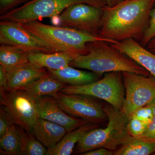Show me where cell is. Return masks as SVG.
Here are the masks:
<instances>
[{
    "instance_id": "obj_2",
    "label": "cell",
    "mask_w": 155,
    "mask_h": 155,
    "mask_svg": "<svg viewBox=\"0 0 155 155\" xmlns=\"http://www.w3.org/2000/svg\"><path fill=\"white\" fill-rule=\"evenodd\" d=\"M108 43L103 41L87 43V54L75 58L69 66L88 70L102 77L104 73L112 72H127L146 76L150 75L143 67Z\"/></svg>"
},
{
    "instance_id": "obj_3",
    "label": "cell",
    "mask_w": 155,
    "mask_h": 155,
    "mask_svg": "<svg viewBox=\"0 0 155 155\" xmlns=\"http://www.w3.org/2000/svg\"><path fill=\"white\" fill-rule=\"evenodd\" d=\"M19 23L56 52L67 53L74 59L87 54L86 45L89 42L103 41L111 44L108 40L70 27L47 25L38 20Z\"/></svg>"
},
{
    "instance_id": "obj_25",
    "label": "cell",
    "mask_w": 155,
    "mask_h": 155,
    "mask_svg": "<svg viewBox=\"0 0 155 155\" xmlns=\"http://www.w3.org/2000/svg\"><path fill=\"white\" fill-rule=\"evenodd\" d=\"M148 124L142 122L135 117H131L128 120L127 128L128 133L131 136H141L146 129Z\"/></svg>"
},
{
    "instance_id": "obj_15",
    "label": "cell",
    "mask_w": 155,
    "mask_h": 155,
    "mask_svg": "<svg viewBox=\"0 0 155 155\" xmlns=\"http://www.w3.org/2000/svg\"><path fill=\"white\" fill-rule=\"evenodd\" d=\"M48 75V72L45 68H37L28 62L8 72L6 90L20 89L35 81Z\"/></svg>"
},
{
    "instance_id": "obj_14",
    "label": "cell",
    "mask_w": 155,
    "mask_h": 155,
    "mask_svg": "<svg viewBox=\"0 0 155 155\" xmlns=\"http://www.w3.org/2000/svg\"><path fill=\"white\" fill-rule=\"evenodd\" d=\"M67 133V130L63 126L39 118L31 130L37 139L48 149L55 146Z\"/></svg>"
},
{
    "instance_id": "obj_31",
    "label": "cell",
    "mask_w": 155,
    "mask_h": 155,
    "mask_svg": "<svg viewBox=\"0 0 155 155\" xmlns=\"http://www.w3.org/2000/svg\"><path fill=\"white\" fill-rule=\"evenodd\" d=\"M8 81V71L0 66V91L5 90Z\"/></svg>"
},
{
    "instance_id": "obj_35",
    "label": "cell",
    "mask_w": 155,
    "mask_h": 155,
    "mask_svg": "<svg viewBox=\"0 0 155 155\" xmlns=\"http://www.w3.org/2000/svg\"><path fill=\"white\" fill-rule=\"evenodd\" d=\"M153 155H155V153H154L153 154Z\"/></svg>"
},
{
    "instance_id": "obj_30",
    "label": "cell",
    "mask_w": 155,
    "mask_h": 155,
    "mask_svg": "<svg viewBox=\"0 0 155 155\" xmlns=\"http://www.w3.org/2000/svg\"><path fill=\"white\" fill-rule=\"evenodd\" d=\"M114 151L105 148H99L88 151L81 154L82 155H114Z\"/></svg>"
},
{
    "instance_id": "obj_19",
    "label": "cell",
    "mask_w": 155,
    "mask_h": 155,
    "mask_svg": "<svg viewBox=\"0 0 155 155\" xmlns=\"http://www.w3.org/2000/svg\"><path fill=\"white\" fill-rule=\"evenodd\" d=\"M67 84L49 75L39 78L20 89L28 92L36 98L44 96L55 97Z\"/></svg>"
},
{
    "instance_id": "obj_6",
    "label": "cell",
    "mask_w": 155,
    "mask_h": 155,
    "mask_svg": "<svg viewBox=\"0 0 155 155\" xmlns=\"http://www.w3.org/2000/svg\"><path fill=\"white\" fill-rule=\"evenodd\" d=\"M68 94H82L104 100L114 107L122 110L125 99V88L122 72L104 74L100 79L79 86L67 85L61 91Z\"/></svg>"
},
{
    "instance_id": "obj_10",
    "label": "cell",
    "mask_w": 155,
    "mask_h": 155,
    "mask_svg": "<svg viewBox=\"0 0 155 155\" xmlns=\"http://www.w3.org/2000/svg\"><path fill=\"white\" fill-rule=\"evenodd\" d=\"M92 97L85 95L65 94L59 91L54 98L61 109L70 116L99 125L107 122V116L102 105Z\"/></svg>"
},
{
    "instance_id": "obj_33",
    "label": "cell",
    "mask_w": 155,
    "mask_h": 155,
    "mask_svg": "<svg viewBox=\"0 0 155 155\" xmlns=\"http://www.w3.org/2000/svg\"><path fill=\"white\" fill-rule=\"evenodd\" d=\"M106 1H107V5L110 7H113L118 5L123 0H106Z\"/></svg>"
},
{
    "instance_id": "obj_5",
    "label": "cell",
    "mask_w": 155,
    "mask_h": 155,
    "mask_svg": "<svg viewBox=\"0 0 155 155\" xmlns=\"http://www.w3.org/2000/svg\"><path fill=\"white\" fill-rule=\"evenodd\" d=\"M85 3L103 8L107 5L106 0H30L19 8L1 15V19L24 23L46 18L58 17L69 6Z\"/></svg>"
},
{
    "instance_id": "obj_8",
    "label": "cell",
    "mask_w": 155,
    "mask_h": 155,
    "mask_svg": "<svg viewBox=\"0 0 155 155\" xmlns=\"http://www.w3.org/2000/svg\"><path fill=\"white\" fill-rule=\"evenodd\" d=\"M125 99L122 111L130 119L139 108L147 105L155 99V78L127 72H122Z\"/></svg>"
},
{
    "instance_id": "obj_13",
    "label": "cell",
    "mask_w": 155,
    "mask_h": 155,
    "mask_svg": "<svg viewBox=\"0 0 155 155\" xmlns=\"http://www.w3.org/2000/svg\"><path fill=\"white\" fill-rule=\"evenodd\" d=\"M146 69L155 78V54L142 46L133 38L110 44Z\"/></svg>"
},
{
    "instance_id": "obj_16",
    "label": "cell",
    "mask_w": 155,
    "mask_h": 155,
    "mask_svg": "<svg viewBox=\"0 0 155 155\" xmlns=\"http://www.w3.org/2000/svg\"><path fill=\"white\" fill-rule=\"evenodd\" d=\"M47 71L57 80L71 86L88 84L102 77L94 72L78 70L70 66L58 70L47 69Z\"/></svg>"
},
{
    "instance_id": "obj_32",
    "label": "cell",
    "mask_w": 155,
    "mask_h": 155,
    "mask_svg": "<svg viewBox=\"0 0 155 155\" xmlns=\"http://www.w3.org/2000/svg\"><path fill=\"white\" fill-rule=\"evenodd\" d=\"M147 49L155 54V38L147 45Z\"/></svg>"
},
{
    "instance_id": "obj_11",
    "label": "cell",
    "mask_w": 155,
    "mask_h": 155,
    "mask_svg": "<svg viewBox=\"0 0 155 155\" xmlns=\"http://www.w3.org/2000/svg\"><path fill=\"white\" fill-rule=\"evenodd\" d=\"M0 43L28 54L57 52L22 27L20 23L9 20H2L0 22Z\"/></svg>"
},
{
    "instance_id": "obj_24",
    "label": "cell",
    "mask_w": 155,
    "mask_h": 155,
    "mask_svg": "<svg viewBox=\"0 0 155 155\" xmlns=\"http://www.w3.org/2000/svg\"><path fill=\"white\" fill-rule=\"evenodd\" d=\"M155 38V4L150 14L147 27L145 31L140 44L145 47L152 40Z\"/></svg>"
},
{
    "instance_id": "obj_34",
    "label": "cell",
    "mask_w": 155,
    "mask_h": 155,
    "mask_svg": "<svg viewBox=\"0 0 155 155\" xmlns=\"http://www.w3.org/2000/svg\"><path fill=\"white\" fill-rule=\"evenodd\" d=\"M150 105L151 106V107H152V108L154 115V116H155V100L153 101L150 104Z\"/></svg>"
},
{
    "instance_id": "obj_23",
    "label": "cell",
    "mask_w": 155,
    "mask_h": 155,
    "mask_svg": "<svg viewBox=\"0 0 155 155\" xmlns=\"http://www.w3.org/2000/svg\"><path fill=\"white\" fill-rule=\"evenodd\" d=\"M0 152L1 155H21L20 139L16 124L11 125L0 136Z\"/></svg>"
},
{
    "instance_id": "obj_21",
    "label": "cell",
    "mask_w": 155,
    "mask_h": 155,
    "mask_svg": "<svg viewBox=\"0 0 155 155\" xmlns=\"http://www.w3.org/2000/svg\"><path fill=\"white\" fill-rule=\"evenodd\" d=\"M28 54L16 48L1 45L0 65L10 72L28 63Z\"/></svg>"
},
{
    "instance_id": "obj_4",
    "label": "cell",
    "mask_w": 155,
    "mask_h": 155,
    "mask_svg": "<svg viewBox=\"0 0 155 155\" xmlns=\"http://www.w3.org/2000/svg\"><path fill=\"white\" fill-rule=\"evenodd\" d=\"M102 108L108 117L107 126L87 132L75 146L77 153L99 148L115 151L130 136L127 128L129 119L126 115L109 104L102 105Z\"/></svg>"
},
{
    "instance_id": "obj_22",
    "label": "cell",
    "mask_w": 155,
    "mask_h": 155,
    "mask_svg": "<svg viewBox=\"0 0 155 155\" xmlns=\"http://www.w3.org/2000/svg\"><path fill=\"white\" fill-rule=\"evenodd\" d=\"M20 139L21 155H44L48 149L37 139L31 133L17 125Z\"/></svg>"
},
{
    "instance_id": "obj_28",
    "label": "cell",
    "mask_w": 155,
    "mask_h": 155,
    "mask_svg": "<svg viewBox=\"0 0 155 155\" xmlns=\"http://www.w3.org/2000/svg\"><path fill=\"white\" fill-rule=\"evenodd\" d=\"M28 0H0V14L1 15L13 10Z\"/></svg>"
},
{
    "instance_id": "obj_1",
    "label": "cell",
    "mask_w": 155,
    "mask_h": 155,
    "mask_svg": "<svg viewBox=\"0 0 155 155\" xmlns=\"http://www.w3.org/2000/svg\"><path fill=\"white\" fill-rule=\"evenodd\" d=\"M155 4V0H123L104 6L98 36L111 44L128 38L141 41Z\"/></svg>"
},
{
    "instance_id": "obj_18",
    "label": "cell",
    "mask_w": 155,
    "mask_h": 155,
    "mask_svg": "<svg viewBox=\"0 0 155 155\" xmlns=\"http://www.w3.org/2000/svg\"><path fill=\"white\" fill-rule=\"evenodd\" d=\"M29 62L37 68L58 70L69 66L74 59L66 53H31L28 54Z\"/></svg>"
},
{
    "instance_id": "obj_27",
    "label": "cell",
    "mask_w": 155,
    "mask_h": 155,
    "mask_svg": "<svg viewBox=\"0 0 155 155\" xmlns=\"http://www.w3.org/2000/svg\"><path fill=\"white\" fill-rule=\"evenodd\" d=\"M15 124L12 117L6 110L1 106L0 109V136L2 135L9 127Z\"/></svg>"
},
{
    "instance_id": "obj_9",
    "label": "cell",
    "mask_w": 155,
    "mask_h": 155,
    "mask_svg": "<svg viewBox=\"0 0 155 155\" xmlns=\"http://www.w3.org/2000/svg\"><path fill=\"white\" fill-rule=\"evenodd\" d=\"M103 15L102 8L78 3L69 6L52 19L55 25L75 28L98 36Z\"/></svg>"
},
{
    "instance_id": "obj_20",
    "label": "cell",
    "mask_w": 155,
    "mask_h": 155,
    "mask_svg": "<svg viewBox=\"0 0 155 155\" xmlns=\"http://www.w3.org/2000/svg\"><path fill=\"white\" fill-rule=\"evenodd\" d=\"M155 153V139L130 136L114 155H149Z\"/></svg>"
},
{
    "instance_id": "obj_7",
    "label": "cell",
    "mask_w": 155,
    "mask_h": 155,
    "mask_svg": "<svg viewBox=\"0 0 155 155\" xmlns=\"http://www.w3.org/2000/svg\"><path fill=\"white\" fill-rule=\"evenodd\" d=\"M0 104L16 125L31 133L34 124L38 118L35 97L22 90H6L0 91Z\"/></svg>"
},
{
    "instance_id": "obj_26",
    "label": "cell",
    "mask_w": 155,
    "mask_h": 155,
    "mask_svg": "<svg viewBox=\"0 0 155 155\" xmlns=\"http://www.w3.org/2000/svg\"><path fill=\"white\" fill-rule=\"evenodd\" d=\"M132 117H135L142 122L149 124L152 121L154 115L152 108L149 104L137 110L134 113Z\"/></svg>"
},
{
    "instance_id": "obj_29",
    "label": "cell",
    "mask_w": 155,
    "mask_h": 155,
    "mask_svg": "<svg viewBox=\"0 0 155 155\" xmlns=\"http://www.w3.org/2000/svg\"><path fill=\"white\" fill-rule=\"evenodd\" d=\"M141 137L155 139V116L153 118L152 122L148 125L146 129Z\"/></svg>"
},
{
    "instance_id": "obj_17",
    "label": "cell",
    "mask_w": 155,
    "mask_h": 155,
    "mask_svg": "<svg viewBox=\"0 0 155 155\" xmlns=\"http://www.w3.org/2000/svg\"><path fill=\"white\" fill-rule=\"evenodd\" d=\"M96 123H86L76 129L67 132L62 140L52 148L48 149L47 155H69L74 150L78 142L89 130L100 127Z\"/></svg>"
},
{
    "instance_id": "obj_12",
    "label": "cell",
    "mask_w": 155,
    "mask_h": 155,
    "mask_svg": "<svg viewBox=\"0 0 155 155\" xmlns=\"http://www.w3.org/2000/svg\"><path fill=\"white\" fill-rule=\"evenodd\" d=\"M36 98L38 118L63 126L67 132L87 123L66 113L59 106L54 97L44 96Z\"/></svg>"
}]
</instances>
